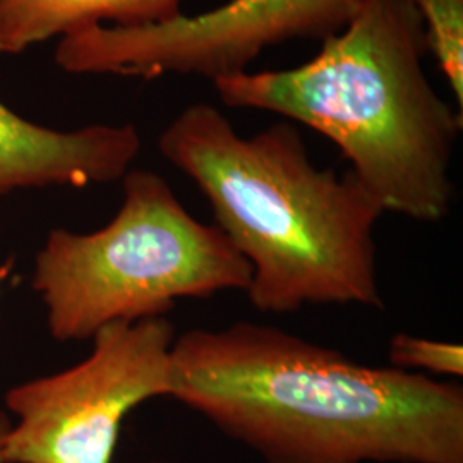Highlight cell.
Masks as SVG:
<instances>
[{"mask_svg": "<svg viewBox=\"0 0 463 463\" xmlns=\"http://www.w3.org/2000/svg\"><path fill=\"white\" fill-rule=\"evenodd\" d=\"M170 397L265 463H463V388L237 321L172 345Z\"/></svg>", "mask_w": 463, "mask_h": 463, "instance_id": "1", "label": "cell"}, {"mask_svg": "<svg viewBox=\"0 0 463 463\" xmlns=\"http://www.w3.org/2000/svg\"><path fill=\"white\" fill-rule=\"evenodd\" d=\"M158 148L198 185L216 227L250 265L254 309H384L374 241L384 212L352 170L316 166L292 122L242 136L199 101L166 126Z\"/></svg>", "mask_w": 463, "mask_h": 463, "instance_id": "2", "label": "cell"}, {"mask_svg": "<svg viewBox=\"0 0 463 463\" xmlns=\"http://www.w3.org/2000/svg\"><path fill=\"white\" fill-rule=\"evenodd\" d=\"M428 53L411 0H371L309 62L213 84L231 109L271 112L328 137L384 213L438 223L455 199L449 170L463 117L430 83Z\"/></svg>", "mask_w": 463, "mask_h": 463, "instance_id": "3", "label": "cell"}, {"mask_svg": "<svg viewBox=\"0 0 463 463\" xmlns=\"http://www.w3.org/2000/svg\"><path fill=\"white\" fill-rule=\"evenodd\" d=\"M122 191L105 227L55 229L36 256L34 292L59 342L166 316L179 298L249 288L252 269L244 256L216 225L191 215L160 174L129 170Z\"/></svg>", "mask_w": 463, "mask_h": 463, "instance_id": "4", "label": "cell"}, {"mask_svg": "<svg viewBox=\"0 0 463 463\" xmlns=\"http://www.w3.org/2000/svg\"><path fill=\"white\" fill-rule=\"evenodd\" d=\"M83 363L13 386L14 417L4 438L9 463H112L124 419L170 397L174 323L166 316L112 323L93 336Z\"/></svg>", "mask_w": 463, "mask_h": 463, "instance_id": "5", "label": "cell"}, {"mask_svg": "<svg viewBox=\"0 0 463 463\" xmlns=\"http://www.w3.org/2000/svg\"><path fill=\"white\" fill-rule=\"evenodd\" d=\"M371 0H229L196 16L143 26H91L66 34L55 64L69 74L155 80L196 74L210 81L248 71L261 52L340 33Z\"/></svg>", "mask_w": 463, "mask_h": 463, "instance_id": "6", "label": "cell"}, {"mask_svg": "<svg viewBox=\"0 0 463 463\" xmlns=\"http://www.w3.org/2000/svg\"><path fill=\"white\" fill-rule=\"evenodd\" d=\"M141 148L133 124L57 131L19 116L0 99V196L122 181Z\"/></svg>", "mask_w": 463, "mask_h": 463, "instance_id": "7", "label": "cell"}, {"mask_svg": "<svg viewBox=\"0 0 463 463\" xmlns=\"http://www.w3.org/2000/svg\"><path fill=\"white\" fill-rule=\"evenodd\" d=\"M184 0H0V55L91 26L131 28L183 14Z\"/></svg>", "mask_w": 463, "mask_h": 463, "instance_id": "8", "label": "cell"}, {"mask_svg": "<svg viewBox=\"0 0 463 463\" xmlns=\"http://www.w3.org/2000/svg\"><path fill=\"white\" fill-rule=\"evenodd\" d=\"M422 19L428 52L463 112V0H411Z\"/></svg>", "mask_w": 463, "mask_h": 463, "instance_id": "9", "label": "cell"}, {"mask_svg": "<svg viewBox=\"0 0 463 463\" xmlns=\"http://www.w3.org/2000/svg\"><path fill=\"white\" fill-rule=\"evenodd\" d=\"M390 363L403 371H422L420 374H445L463 376V347L460 344H448L397 333L390 342ZM428 376V374H426Z\"/></svg>", "mask_w": 463, "mask_h": 463, "instance_id": "10", "label": "cell"}, {"mask_svg": "<svg viewBox=\"0 0 463 463\" xmlns=\"http://www.w3.org/2000/svg\"><path fill=\"white\" fill-rule=\"evenodd\" d=\"M11 426V417L5 412H0V463H9L4 457V438Z\"/></svg>", "mask_w": 463, "mask_h": 463, "instance_id": "11", "label": "cell"}, {"mask_svg": "<svg viewBox=\"0 0 463 463\" xmlns=\"http://www.w3.org/2000/svg\"><path fill=\"white\" fill-rule=\"evenodd\" d=\"M5 273H7V269H5V268H2V269H0V281L4 280Z\"/></svg>", "mask_w": 463, "mask_h": 463, "instance_id": "12", "label": "cell"}]
</instances>
